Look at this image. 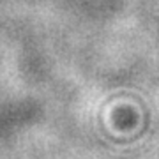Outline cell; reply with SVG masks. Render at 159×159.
I'll return each instance as SVG.
<instances>
[]
</instances>
